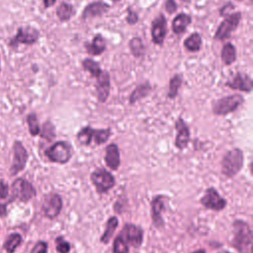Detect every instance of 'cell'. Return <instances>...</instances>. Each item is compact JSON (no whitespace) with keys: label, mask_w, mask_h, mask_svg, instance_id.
I'll use <instances>...</instances> for the list:
<instances>
[{"label":"cell","mask_w":253,"mask_h":253,"mask_svg":"<svg viewBox=\"0 0 253 253\" xmlns=\"http://www.w3.org/2000/svg\"><path fill=\"white\" fill-rule=\"evenodd\" d=\"M232 227V246L238 253H252V230L249 224L242 219H236L233 221Z\"/></svg>","instance_id":"cell-1"},{"label":"cell","mask_w":253,"mask_h":253,"mask_svg":"<svg viewBox=\"0 0 253 253\" xmlns=\"http://www.w3.org/2000/svg\"><path fill=\"white\" fill-rule=\"evenodd\" d=\"M244 156L239 148H232L228 150L221 160V173L227 177H234L243 167Z\"/></svg>","instance_id":"cell-2"},{"label":"cell","mask_w":253,"mask_h":253,"mask_svg":"<svg viewBox=\"0 0 253 253\" xmlns=\"http://www.w3.org/2000/svg\"><path fill=\"white\" fill-rule=\"evenodd\" d=\"M243 102L244 98L240 94L234 93L227 95L212 102L211 112L215 116H226L237 110L238 107L243 104Z\"/></svg>","instance_id":"cell-3"},{"label":"cell","mask_w":253,"mask_h":253,"mask_svg":"<svg viewBox=\"0 0 253 253\" xmlns=\"http://www.w3.org/2000/svg\"><path fill=\"white\" fill-rule=\"evenodd\" d=\"M44 155L53 163L66 164L72 157V146L65 140H58L44 150Z\"/></svg>","instance_id":"cell-4"},{"label":"cell","mask_w":253,"mask_h":253,"mask_svg":"<svg viewBox=\"0 0 253 253\" xmlns=\"http://www.w3.org/2000/svg\"><path fill=\"white\" fill-rule=\"evenodd\" d=\"M36 195L37 191L32 183L24 178H17L11 185V199L8 203L14 201L27 203Z\"/></svg>","instance_id":"cell-5"},{"label":"cell","mask_w":253,"mask_h":253,"mask_svg":"<svg viewBox=\"0 0 253 253\" xmlns=\"http://www.w3.org/2000/svg\"><path fill=\"white\" fill-rule=\"evenodd\" d=\"M241 20V12L236 11L233 13H230L224 17V20L218 25L213 39L215 41H224L228 38H230L231 34L237 29L239 23Z\"/></svg>","instance_id":"cell-6"},{"label":"cell","mask_w":253,"mask_h":253,"mask_svg":"<svg viewBox=\"0 0 253 253\" xmlns=\"http://www.w3.org/2000/svg\"><path fill=\"white\" fill-rule=\"evenodd\" d=\"M90 180L99 194H105L116 185V179L105 168H98L90 175Z\"/></svg>","instance_id":"cell-7"},{"label":"cell","mask_w":253,"mask_h":253,"mask_svg":"<svg viewBox=\"0 0 253 253\" xmlns=\"http://www.w3.org/2000/svg\"><path fill=\"white\" fill-rule=\"evenodd\" d=\"M62 198L56 193H48L43 197L42 204V214L48 219L57 217L62 210Z\"/></svg>","instance_id":"cell-8"},{"label":"cell","mask_w":253,"mask_h":253,"mask_svg":"<svg viewBox=\"0 0 253 253\" xmlns=\"http://www.w3.org/2000/svg\"><path fill=\"white\" fill-rule=\"evenodd\" d=\"M28 151L20 140H15L13 143V161L10 167V175L15 176L26 167L28 161Z\"/></svg>","instance_id":"cell-9"},{"label":"cell","mask_w":253,"mask_h":253,"mask_svg":"<svg viewBox=\"0 0 253 253\" xmlns=\"http://www.w3.org/2000/svg\"><path fill=\"white\" fill-rule=\"evenodd\" d=\"M40 38V32L34 27H20L13 39L10 40L9 45L16 47L18 44L32 45L38 42Z\"/></svg>","instance_id":"cell-10"},{"label":"cell","mask_w":253,"mask_h":253,"mask_svg":"<svg viewBox=\"0 0 253 253\" xmlns=\"http://www.w3.org/2000/svg\"><path fill=\"white\" fill-rule=\"evenodd\" d=\"M201 204L208 210H211L214 211H220L226 207V201L222 198L218 192L211 187L208 188L201 198Z\"/></svg>","instance_id":"cell-11"},{"label":"cell","mask_w":253,"mask_h":253,"mask_svg":"<svg viewBox=\"0 0 253 253\" xmlns=\"http://www.w3.org/2000/svg\"><path fill=\"white\" fill-rule=\"evenodd\" d=\"M151 40L155 45H163L167 35V21L163 14L157 15L151 22Z\"/></svg>","instance_id":"cell-12"},{"label":"cell","mask_w":253,"mask_h":253,"mask_svg":"<svg viewBox=\"0 0 253 253\" xmlns=\"http://www.w3.org/2000/svg\"><path fill=\"white\" fill-rule=\"evenodd\" d=\"M128 245L134 248L140 247L143 241V230L133 223H126L120 233Z\"/></svg>","instance_id":"cell-13"},{"label":"cell","mask_w":253,"mask_h":253,"mask_svg":"<svg viewBox=\"0 0 253 253\" xmlns=\"http://www.w3.org/2000/svg\"><path fill=\"white\" fill-rule=\"evenodd\" d=\"M167 197L163 195L154 196L150 202L151 208V219L156 228H162L164 226V220L162 217V211L166 209Z\"/></svg>","instance_id":"cell-14"},{"label":"cell","mask_w":253,"mask_h":253,"mask_svg":"<svg viewBox=\"0 0 253 253\" xmlns=\"http://www.w3.org/2000/svg\"><path fill=\"white\" fill-rule=\"evenodd\" d=\"M175 128H176V137L174 144L177 149L183 150L188 146V143L190 141V128L188 125L185 123V121L179 117L175 123Z\"/></svg>","instance_id":"cell-15"},{"label":"cell","mask_w":253,"mask_h":253,"mask_svg":"<svg viewBox=\"0 0 253 253\" xmlns=\"http://www.w3.org/2000/svg\"><path fill=\"white\" fill-rule=\"evenodd\" d=\"M95 88L98 101L100 103H105L108 100L111 91V80L108 71L102 70V72L96 77Z\"/></svg>","instance_id":"cell-16"},{"label":"cell","mask_w":253,"mask_h":253,"mask_svg":"<svg viewBox=\"0 0 253 253\" xmlns=\"http://www.w3.org/2000/svg\"><path fill=\"white\" fill-rule=\"evenodd\" d=\"M225 86L229 87L232 90L250 93L253 88V81L249 75L243 74L241 72H237L234 74L231 80L226 81Z\"/></svg>","instance_id":"cell-17"},{"label":"cell","mask_w":253,"mask_h":253,"mask_svg":"<svg viewBox=\"0 0 253 253\" xmlns=\"http://www.w3.org/2000/svg\"><path fill=\"white\" fill-rule=\"evenodd\" d=\"M109 9H110V5L101 1V0L90 2L88 5H86L84 7V9L82 11V14H81V19L85 21V20H88V19L101 17Z\"/></svg>","instance_id":"cell-18"},{"label":"cell","mask_w":253,"mask_h":253,"mask_svg":"<svg viewBox=\"0 0 253 253\" xmlns=\"http://www.w3.org/2000/svg\"><path fill=\"white\" fill-rule=\"evenodd\" d=\"M84 47H85L87 53H89L93 56H98V55L102 54L107 48L106 40L101 34H96V35H94L91 42H84Z\"/></svg>","instance_id":"cell-19"},{"label":"cell","mask_w":253,"mask_h":253,"mask_svg":"<svg viewBox=\"0 0 253 253\" xmlns=\"http://www.w3.org/2000/svg\"><path fill=\"white\" fill-rule=\"evenodd\" d=\"M105 163L113 171L119 169L121 165V155L120 149L116 143H110L106 147Z\"/></svg>","instance_id":"cell-20"},{"label":"cell","mask_w":253,"mask_h":253,"mask_svg":"<svg viewBox=\"0 0 253 253\" xmlns=\"http://www.w3.org/2000/svg\"><path fill=\"white\" fill-rule=\"evenodd\" d=\"M192 23V17L186 13H179L172 20L171 28L175 35H181L185 33L188 26Z\"/></svg>","instance_id":"cell-21"},{"label":"cell","mask_w":253,"mask_h":253,"mask_svg":"<svg viewBox=\"0 0 253 253\" xmlns=\"http://www.w3.org/2000/svg\"><path fill=\"white\" fill-rule=\"evenodd\" d=\"M151 92V85L148 82H143L138 84L130 93L128 97V103L129 105H133L139 100L147 97L149 93Z\"/></svg>","instance_id":"cell-22"},{"label":"cell","mask_w":253,"mask_h":253,"mask_svg":"<svg viewBox=\"0 0 253 253\" xmlns=\"http://www.w3.org/2000/svg\"><path fill=\"white\" fill-rule=\"evenodd\" d=\"M118 224H119V220H118V217L113 215V216H110L106 222V227H105V231L104 233L101 235V238H100V241L103 243V244H108L111 240V238L113 237L117 227H118Z\"/></svg>","instance_id":"cell-23"},{"label":"cell","mask_w":253,"mask_h":253,"mask_svg":"<svg viewBox=\"0 0 253 253\" xmlns=\"http://www.w3.org/2000/svg\"><path fill=\"white\" fill-rule=\"evenodd\" d=\"M220 58L225 65H231L236 61V48L231 42L223 44L220 50Z\"/></svg>","instance_id":"cell-24"},{"label":"cell","mask_w":253,"mask_h":253,"mask_svg":"<svg viewBox=\"0 0 253 253\" xmlns=\"http://www.w3.org/2000/svg\"><path fill=\"white\" fill-rule=\"evenodd\" d=\"M55 13H56V17L60 22H67L73 17V15L75 14V11L71 4L67 2H61L57 6Z\"/></svg>","instance_id":"cell-25"},{"label":"cell","mask_w":253,"mask_h":253,"mask_svg":"<svg viewBox=\"0 0 253 253\" xmlns=\"http://www.w3.org/2000/svg\"><path fill=\"white\" fill-rule=\"evenodd\" d=\"M22 235L18 232H14L8 235V237L6 238L5 242L3 243V249L7 253H14L17 250V248L22 244Z\"/></svg>","instance_id":"cell-26"},{"label":"cell","mask_w":253,"mask_h":253,"mask_svg":"<svg viewBox=\"0 0 253 253\" xmlns=\"http://www.w3.org/2000/svg\"><path fill=\"white\" fill-rule=\"evenodd\" d=\"M184 47L190 52H198L202 47V37L199 33H193L184 41Z\"/></svg>","instance_id":"cell-27"},{"label":"cell","mask_w":253,"mask_h":253,"mask_svg":"<svg viewBox=\"0 0 253 253\" xmlns=\"http://www.w3.org/2000/svg\"><path fill=\"white\" fill-rule=\"evenodd\" d=\"M128 48H129L132 56H134L136 58L142 57L145 53L144 43L139 37H134V38L130 39V41L128 42Z\"/></svg>","instance_id":"cell-28"},{"label":"cell","mask_w":253,"mask_h":253,"mask_svg":"<svg viewBox=\"0 0 253 253\" xmlns=\"http://www.w3.org/2000/svg\"><path fill=\"white\" fill-rule=\"evenodd\" d=\"M182 82H183V75L182 74H174L170 80H169V89H168V93H167V97L169 99H175L178 95L179 89L182 86Z\"/></svg>","instance_id":"cell-29"},{"label":"cell","mask_w":253,"mask_h":253,"mask_svg":"<svg viewBox=\"0 0 253 253\" xmlns=\"http://www.w3.org/2000/svg\"><path fill=\"white\" fill-rule=\"evenodd\" d=\"M112 134V129L110 127L107 128H93L92 132V141L96 145H101L108 141Z\"/></svg>","instance_id":"cell-30"},{"label":"cell","mask_w":253,"mask_h":253,"mask_svg":"<svg viewBox=\"0 0 253 253\" xmlns=\"http://www.w3.org/2000/svg\"><path fill=\"white\" fill-rule=\"evenodd\" d=\"M82 67L85 71L89 72L91 77L92 78H96L101 72H102V69L100 67V64L99 62L93 60L92 58H84L82 60Z\"/></svg>","instance_id":"cell-31"},{"label":"cell","mask_w":253,"mask_h":253,"mask_svg":"<svg viewBox=\"0 0 253 253\" xmlns=\"http://www.w3.org/2000/svg\"><path fill=\"white\" fill-rule=\"evenodd\" d=\"M92 132H93V127L90 126H86L82 127L76 134L77 141L81 145H90L92 143Z\"/></svg>","instance_id":"cell-32"},{"label":"cell","mask_w":253,"mask_h":253,"mask_svg":"<svg viewBox=\"0 0 253 253\" xmlns=\"http://www.w3.org/2000/svg\"><path fill=\"white\" fill-rule=\"evenodd\" d=\"M27 123H28V127L30 134L32 136H37L41 132V127L39 125V120L38 117L35 113H31L27 117Z\"/></svg>","instance_id":"cell-33"},{"label":"cell","mask_w":253,"mask_h":253,"mask_svg":"<svg viewBox=\"0 0 253 253\" xmlns=\"http://www.w3.org/2000/svg\"><path fill=\"white\" fill-rule=\"evenodd\" d=\"M40 135L42 138H44L48 141L52 140L56 133H55V127L54 126L52 125V123L50 121H46L43 125H42V127L41 129V132H40Z\"/></svg>","instance_id":"cell-34"},{"label":"cell","mask_w":253,"mask_h":253,"mask_svg":"<svg viewBox=\"0 0 253 253\" xmlns=\"http://www.w3.org/2000/svg\"><path fill=\"white\" fill-rule=\"evenodd\" d=\"M128 251L129 245L121 234H118L113 242V253H128Z\"/></svg>","instance_id":"cell-35"},{"label":"cell","mask_w":253,"mask_h":253,"mask_svg":"<svg viewBox=\"0 0 253 253\" xmlns=\"http://www.w3.org/2000/svg\"><path fill=\"white\" fill-rule=\"evenodd\" d=\"M55 247H56V251L58 253H69L70 249H71V245L68 241H66L62 236H58L55 239Z\"/></svg>","instance_id":"cell-36"},{"label":"cell","mask_w":253,"mask_h":253,"mask_svg":"<svg viewBox=\"0 0 253 253\" xmlns=\"http://www.w3.org/2000/svg\"><path fill=\"white\" fill-rule=\"evenodd\" d=\"M47 250H48L47 243L43 240H40L34 245L30 253H47Z\"/></svg>","instance_id":"cell-37"},{"label":"cell","mask_w":253,"mask_h":253,"mask_svg":"<svg viewBox=\"0 0 253 253\" xmlns=\"http://www.w3.org/2000/svg\"><path fill=\"white\" fill-rule=\"evenodd\" d=\"M126 22L132 26L134 24H136L138 22V14L132 10L130 7L127 8V14H126Z\"/></svg>","instance_id":"cell-38"},{"label":"cell","mask_w":253,"mask_h":253,"mask_svg":"<svg viewBox=\"0 0 253 253\" xmlns=\"http://www.w3.org/2000/svg\"><path fill=\"white\" fill-rule=\"evenodd\" d=\"M8 195H9V186L4 180L0 179V200L6 199Z\"/></svg>","instance_id":"cell-39"},{"label":"cell","mask_w":253,"mask_h":253,"mask_svg":"<svg viewBox=\"0 0 253 253\" xmlns=\"http://www.w3.org/2000/svg\"><path fill=\"white\" fill-rule=\"evenodd\" d=\"M178 6L175 0H166L165 2V10L168 14H173L177 11Z\"/></svg>","instance_id":"cell-40"},{"label":"cell","mask_w":253,"mask_h":253,"mask_svg":"<svg viewBox=\"0 0 253 253\" xmlns=\"http://www.w3.org/2000/svg\"><path fill=\"white\" fill-rule=\"evenodd\" d=\"M234 9V5L232 3H226L224 6L221 7V9L219 10V15L222 17H225L226 15L230 14V11Z\"/></svg>","instance_id":"cell-41"},{"label":"cell","mask_w":253,"mask_h":253,"mask_svg":"<svg viewBox=\"0 0 253 253\" xmlns=\"http://www.w3.org/2000/svg\"><path fill=\"white\" fill-rule=\"evenodd\" d=\"M7 215V204H0V217Z\"/></svg>","instance_id":"cell-42"},{"label":"cell","mask_w":253,"mask_h":253,"mask_svg":"<svg viewBox=\"0 0 253 253\" xmlns=\"http://www.w3.org/2000/svg\"><path fill=\"white\" fill-rule=\"evenodd\" d=\"M56 0H43V6L44 8H49L52 7L55 4Z\"/></svg>","instance_id":"cell-43"},{"label":"cell","mask_w":253,"mask_h":253,"mask_svg":"<svg viewBox=\"0 0 253 253\" xmlns=\"http://www.w3.org/2000/svg\"><path fill=\"white\" fill-rule=\"evenodd\" d=\"M193 253H207L204 249H199V250H196V251H194Z\"/></svg>","instance_id":"cell-44"},{"label":"cell","mask_w":253,"mask_h":253,"mask_svg":"<svg viewBox=\"0 0 253 253\" xmlns=\"http://www.w3.org/2000/svg\"><path fill=\"white\" fill-rule=\"evenodd\" d=\"M218 253H231V252L226 251V250H222V251H220V252H218Z\"/></svg>","instance_id":"cell-45"},{"label":"cell","mask_w":253,"mask_h":253,"mask_svg":"<svg viewBox=\"0 0 253 253\" xmlns=\"http://www.w3.org/2000/svg\"><path fill=\"white\" fill-rule=\"evenodd\" d=\"M112 1H114V2H119V1H121V0H112Z\"/></svg>","instance_id":"cell-46"},{"label":"cell","mask_w":253,"mask_h":253,"mask_svg":"<svg viewBox=\"0 0 253 253\" xmlns=\"http://www.w3.org/2000/svg\"><path fill=\"white\" fill-rule=\"evenodd\" d=\"M236 1H238V2H241V1H243V0H236Z\"/></svg>","instance_id":"cell-47"},{"label":"cell","mask_w":253,"mask_h":253,"mask_svg":"<svg viewBox=\"0 0 253 253\" xmlns=\"http://www.w3.org/2000/svg\"><path fill=\"white\" fill-rule=\"evenodd\" d=\"M0 71H1V65H0Z\"/></svg>","instance_id":"cell-48"}]
</instances>
